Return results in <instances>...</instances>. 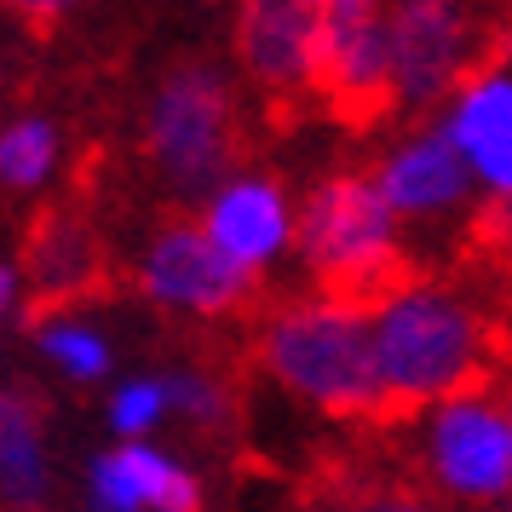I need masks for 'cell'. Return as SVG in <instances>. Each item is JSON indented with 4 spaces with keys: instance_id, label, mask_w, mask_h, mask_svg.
<instances>
[{
    "instance_id": "6da1fadb",
    "label": "cell",
    "mask_w": 512,
    "mask_h": 512,
    "mask_svg": "<svg viewBox=\"0 0 512 512\" xmlns=\"http://www.w3.org/2000/svg\"><path fill=\"white\" fill-rule=\"evenodd\" d=\"M369 334L386 420H415L472 386H489V328L443 282L409 277L392 288L380 305H369Z\"/></svg>"
},
{
    "instance_id": "7a4b0ae2",
    "label": "cell",
    "mask_w": 512,
    "mask_h": 512,
    "mask_svg": "<svg viewBox=\"0 0 512 512\" xmlns=\"http://www.w3.org/2000/svg\"><path fill=\"white\" fill-rule=\"evenodd\" d=\"M265 369L334 420H386L369 311L346 300L288 305L265 328Z\"/></svg>"
},
{
    "instance_id": "3957f363",
    "label": "cell",
    "mask_w": 512,
    "mask_h": 512,
    "mask_svg": "<svg viewBox=\"0 0 512 512\" xmlns=\"http://www.w3.org/2000/svg\"><path fill=\"white\" fill-rule=\"evenodd\" d=\"M397 219L386 196L374 185V173H334L311 190L300 225V254L311 277L323 288V300L346 305H380L392 288H403V248H397Z\"/></svg>"
},
{
    "instance_id": "277c9868",
    "label": "cell",
    "mask_w": 512,
    "mask_h": 512,
    "mask_svg": "<svg viewBox=\"0 0 512 512\" xmlns=\"http://www.w3.org/2000/svg\"><path fill=\"white\" fill-rule=\"evenodd\" d=\"M392 29V104L432 110L449 104L484 70L489 29L478 0H386Z\"/></svg>"
},
{
    "instance_id": "5b68a950",
    "label": "cell",
    "mask_w": 512,
    "mask_h": 512,
    "mask_svg": "<svg viewBox=\"0 0 512 512\" xmlns=\"http://www.w3.org/2000/svg\"><path fill=\"white\" fill-rule=\"evenodd\" d=\"M420 426V455L426 478L461 501V507H507L512 501V415L507 397L495 386L449 397L438 409H426Z\"/></svg>"
},
{
    "instance_id": "8992f818",
    "label": "cell",
    "mask_w": 512,
    "mask_h": 512,
    "mask_svg": "<svg viewBox=\"0 0 512 512\" xmlns=\"http://www.w3.org/2000/svg\"><path fill=\"white\" fill-rule=\"evenodd\" d=\"M311 93L346 127H374L392 116V29L386 0H323Z\"/></svg>"
},
{
    "instance_id": "52a82bcc",
    "label": "cell",
    "mask_w": 512,
    "mask_h": 512,
    "mask_svg": "<svg viewBox=\"0 0 512 512\" xmlns=\"http://www.w3.org/2000/svg\"><path fill=\"white\" fill-rule=\"evenodd\" d=\"M150 156L173 185L208 190L236 156V104L213 70H173L150 104Z\"/></svg>"
},
{
    "instance_id": "ba28073f",
    "label": "cell",
    "mask_w": 512,
    "mask_h": 512,
    "mask_svg": "<svg viewBox=\"0 0 512 512\" xmlns=\"http://www.w3.org/2000/svg\"><path fill=\"white\" fill-rule=\"evenodd\" d=\"M144 288L162 305H179L196 317H225L236 305H248L254 277L202 225H167L144 254Z\"/></svg>"
},
{
    "instance_id": "9c48e42d",
    "label": "cell",
    "mask_w": 512,
    "mask_h": 512,
    "mask_svg": "<svg viewBox=\"0 0 512 512\" xmlns=\"http://www.w3.org/2000/svg\"><path fill=\"white\" fill-rule=\"evenodd\" d=\"M438 133L466 162L472 185L489 190V202H512V70L484 64L449 98Z\"/></svg>"
},
{
    "instance_id": "30bf717a",
    "label": "cell",
    "mask_w": 512,
    "mask_h": 512,
    "mask_svg": "<svg viewBox=\"0 0 512 512\" xmlns=\"http://www.w3.org/2000/svg\"><path fill=\"white\" fill-rule=\"evenodd\" d=\"M323 0H242L236 52L265 93H311Z\"/></svg>"
},
{
    "instance_id": "8fae6325",
    "label": "cell",
    "mask_w": 512,
    "mask_h": 512,
    "mask_svg": "<svg viewBox=\"0 0 512 512\" xmlns=\"http://www.w3.org/2000/svg\"><path fill=\"white\" fill-rule=\"evenodd\" d=\"M374 185H380V196H386V208L397 219H443V213L466 208L472 173H466V162L449 150L438 127H426V133H409L403 144H392L380 156Z\"/></svg>"
},
{
    "instance_id": "7c38bea8",
    "label": "cell",
    "mask_w": 512,
    "mask_h": 512,
    "mask_svg": "<svg viewBox=\"0 0 512 512\" xmlns=\"http://www.w3.org/2000/svg\"><path fill=\"white\" fill-rule=\"evenodd\" d=\"M294 213H288V196H282L277 179H231V185L213 190L208 202V219H202V231L225 248V254L259 277L271 259L294 242Z\"/></svg>"
},
{
    "instance_id": "4fadbf2b",
    "label": "cell",
    "mask_w": 512,
    "mask_h": 512,
    "mask_svg": "<svg viewBox=\"0 0 512 512\" xmlns=\"http://www.w3.org/2000/svg\"><path fill=\"white\" fill-rule=\"evenodd\" d=\"M0 495L12 507H35L47 495L41 455V403L24 392H0Z\"/></svg>"
},
{
    "instance_id": "5bb4252c",
    "label": "cell",
    "mask_w": 512,
    "mask_h": 512,
    "mask_svg": "<svg viewBox=\"0 0 512 512\" xmlns=\"http://www.w3.org/2000/svg\"><path fill=\"white\" fill-rule=\"evenodd\" d=\"M121 472L133 478V495H139L144 512H202V484H196V472L162 455V449H150V443H121L116 449Z\"/></svg>"
},
{
    "instance_id": "9a60e30c",
    "label": "cell",
    "mask_w": 512,
    "mask_h": 512,
    "mask_svg": "<svg viewBox=\"0 0 512 512\" xmlns=\"http://www.w3.org/2000/svg\"><path fill=\"white\" fill-rule=\"evenodd\" d=\"M87 265H93V248L87 236L64 225V219H41L35 236H29V271L41 282V294H75L87 282Z\"/></svg>"
},
{
    "instance_id": "2e32d148",
    "label": "cell",
    "mask_w": 512,
    "mask_h": 512,
    "mask_svg": "<svg viewBox=\"0 0 512 512\" xmlns=\"http://www.w3.org/2000/svg\"><path fill=\"white\" fill-rule=\"evenodd\" d=\"M58 156V133L47 121H12L0 133V179L6 185H41Z\"/></svg>"
},
{
    "instance_id": "e0dca14e",
    "label": "cell",
    "mask_w": 512,
    "mask_h": 512,
    "mask_svg": "<svg viewBox=\"0 0 512 512\" xmlns=\"http://www.w3.org/2000/svg\"><path fill=\"white\" fill-rule=\"evenodd\" d=\"M41 351H47L70 380H98V374L110 369V346L81 323H47L41 328Z\"/></svg>"
},
{
    "instance_id": "ac0fdd59",
    "label": "cell",
    "mask_w": 512,
    "mask_h": 512,
    "mask_svg": "<svg viewBox=\"0 0 512 512\" xmlns=\"http://www.w3.org/2000/svg\"><path fill=\"white\" fill-rule=\"evenodd\" d=\"M162 415H167V386L162 380H127V386L110 397V426H116L127 443H139Z\"/></svg>"
},
{
    "instance_id": "d6986e66",
    "label": "cell",
    "mask_w": 512,
    "mask_h": 512,
    "mask_svg": "<svg viewBox=\"0 0 512 512\" xmlns=\"http://www.w3.org/2000/svg\"><path fill=\"white\" fill-rule=\"evenodd\" d=\"M162 386H167V409H185L202 426L225 420V392L213 380H202V374H162Z\"/></svg>"
},
{
    "instance_id": "ffe728a7",
    "label": "cell",
    "mask_w": 512,
    "mask_h": 512,
    "mask_svg": "<svg viewBox=\"0 0 512 512\" xmlns=\"http://www.w3.org/2000/svg\"><path fill=\"white\" fill-rule=\"evenodd\" d=\"M6 6H12L18 18H29V24H52L58 12H70L75 0H6Z\"/></svg>"
},
{
    "instance_id": "44dd1931",
    "label": "cell",
    "mask_w": 512,
    "mask_h": 512,
    "mask_svg": "<svg viewBox=\"0 0 512 512\" xmlns=\"http://www.w3.org/2000/svg\"><path fill=\"white\" fill-rule=\"evenodd\" d=\"M363 512H438V507H426L420 495H380V501H369Z\"/></svg>"
},
{
    "instance_id": "7402d4cb",
    "label": "cell",
    "mask_w": 512,
    "mask_h": 512,
    "mask_svg": "<svg viewBox=\"0 0 512 512\" xmlns=\"http://www.w3.org/2000/svg\"><path fill=\"white\" fill-rule=\"evenodd\" d=\"M12 311H18V271L0 265V317H12Z\"/></svg>"
},
{
    "instance_id": "603a6c76",
    "label": "cell",
    "mask_w": 512,
    "mask_h": 512,
    "mask_svg": "<svg viewBox=\"0 0 512 512\" xmlns=\"http://www.w3.org/2000/svg\"><path fill=\"white\" fill-rule=\"evenodd\" d=\"M501 397H507V415H512V380H507V392H501Z\"/></svg>"
},
{
    "instance_id": "cb8c5ba5",
    "label": "cell",
    "mask_w": 512,
    "mask_h": 512,
    "mask_svg": "<svg viewBox=\"0 0 512 512\" xmlns=\"http://www.w3.org/2000/svg\"><path fill=\"white\" fill-rule=\"evenodd\" d=\"M495 512H512V501H507V507H495Z\"/></svg>"
}]
</instances>
